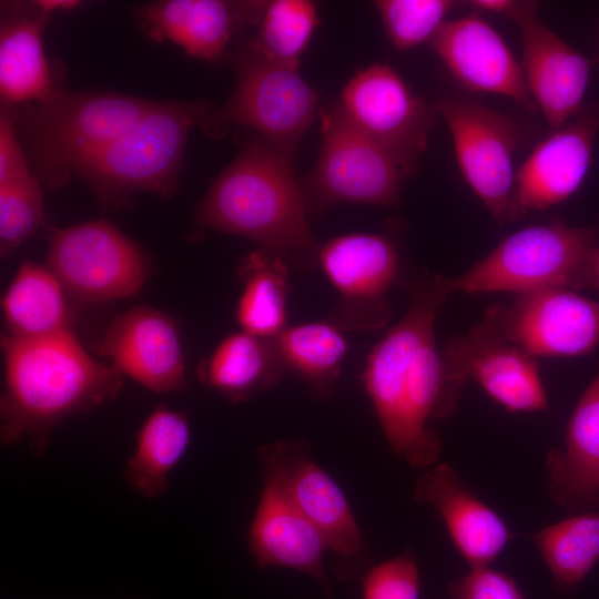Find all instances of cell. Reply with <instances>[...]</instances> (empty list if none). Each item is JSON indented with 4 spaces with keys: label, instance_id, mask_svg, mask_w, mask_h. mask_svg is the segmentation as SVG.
Instances as JSON below:
<instances>
[{
    "label": "cell",
    "instance_id": "6da1fadb",
    "mask_svg": "<svg viewBox=\"0 0 599 599\" xmlns=\"http://www.w3.org/2000/svg\"><path fill=\"white\" fill-rule=\"evenodd\" d=\"M403 287L410 305L373 347L362 377L392 451L410 467L427 469L441 450L428 420L453 415L460 398L447 380L435 339V319L450 292L439 274L403 282Z\"/></svg>",
    "mask_w": 599,
    "mask_h": 599
},
{
    "label": "cell",
    "instance_id": "7a4b0ae2",
    "mask_svg": "<svg viewBox=\"0 0 599 599\" xmlns=\"http://www.w3.org/2000/svg\"><path fill=\"white\" fill-rule=\"evenodd\" d=\"M1 347L0 440L24 439L37 458L59 423L109 403L123 385L121 374L95 361L70 329L37 338L6 334Z\"/></svg>",
    "mask_w": 599,
    "mask_h": 599
},
{
    "label": "cell",
    "instance_id": "3957f363",
    "mask_svg": "<svg viewBox=\"0 0 599 599\" xmlns=\"http://www.w3.org/2000/svg\"><path fill=\"white\" fill-rule=\"evenodd\" d=\"M196 219L204 227L248 238L301 271L318 265L319 245L291 161L261 136L248 139L212 182Z\"/></svg>",
    "mask_w": 599,
    "mask_h": 599
},
{
    "label": "cell",
    "instance_id": "277c9868",
    "mask_svg": "<svg viewBox=\"0 0 599 599\" xmlns=\"http://www.w3.org/2000/svg\"><path fill=\"white\" fill-rule=\"evenodd\" d=\"M206 101H156L128 132L83 158L72 173L81 176L104 206L143 191L170 199L189 134L211 110Z\"/></svg>",
    "mask_w": 599,
    "mask_h": 599
},
{
    "label": "cell",
    "instance_id": "5b68a950",
    "mask_svg": "<svg viewBox=\"0 0 599 599\" xmlns=\"http://www.w3.org/2000/svg\"><path fill=\"white\" fill-rule=\"evenodd\" d=\"M155 103L115 92L57 89L29 105L21 130L38 175L47 186L60 187L80 160L123 135Z\"/></svg>",
    "mask_w": 599,
    "mask_h": 599
},
{
    "label": "cell",
    "instance_id": "8992f818",
    "mask_svg": "<svg viewBox=\"0 0 599 599\" xmlns=\"http://www.w3.org/2000/svg\"><path fill=\"white\" fill-rule=\"evenodd\" d=\"M598 244L595 226L562 221L531 225L504 238L458 277H447L450 293L515 292L549 287L583 288L590 251Z\"/></svg>",
    "mask_w": 599,
    "mask_h": 599
},
{
    "label": "cell",
    "instance_id": "52a82bcc",
    "mask_svg": "<svg viewBox=\"0 0 599 599\" xmlns=\"http://www.w3.org/2000/svg\"><path fill=\"white\" fill-rule=\"evenodd\" d=\"M234 90L217 109H211L200 124L211 138H222L231 125H244L287 160L312 125L317 93L298 69L272 62L250 45L233 58Z\"/></svg>",
    "mask_w": 599,
    "mask_h": 599
},
{
    "label": "cell",
    "instance_id": "ba28073f",
    "mask_svg": "<svg viewBox=\"0 0 599 599\" xmlns=\"http://www.w3.org/2000/svg\"><path fill=\"white\" fill-rule=\"evenodd\" d=\"M319 116L321 151L302 187L308 215L338 203L397 207L406 175L394 158L353 126L337 103Z\"/></svg>",
    "mask_w": 599,
    "mask_h": 599
},
{
    "label": "cell",
    "instance_id": "9c48e42d",
    "mask_svg": "<svg viewBox=\"0 0 599 599\" xmlns=\"http://www.w3.org/2000/svg\"><path fill=\"white\" fill-rule=\"evenodd\" d=\"M261 466L272 469L319 532L333 556L338 580H361L373 566L352 507L336 480L312 455L302 439L277 440L257 450Z\"/></svg>",
    "mask_w": 599,
    "mask_h": 599
},
{
    "label": "cell",
    "instance_id": "30bf717a",
    "mask_svg": "<svg viewBox=\"0 0 599 599\" xmlns=\"http://www.w3.org/2000/svg\"><path fill=\"white\" fill-rule=\"evenodd\" d=\"M47 267L69 295L88 303L134 295L148 276L139 246L106 221L53 230Z\"/></svg>",
    "mask_w": 599,
    "mask_h": 599
},
{
    "label": "cell",
    "instance_id": "8fae6325",
    "mask_svg": "<svg viewBox=\"0 0 599 599\" xmlns=\"http://www.w3.org/2000/svg\"><path fill=\"white\" fill-rule=\"evenodd\" d=\"M337 105L353 126L394 158L406 177L416 171L438 112L394 69L376 63L358 70Z\"/></svg>",
    "mask_w": 599,
    "mask_h": 599
},
{
    "label": "cell",
    "instance_id": "7c38bea8",
    "mask_svg": "<svg viewBox=\"0 0 599 599\" xmlns=\"http://www.w3.org/2000/svg\"><path fill=\"white\" fill-rule=\"evenodd\" d=\"M318 265L338 298L328 321L343 332L384 327L392 315L387 292L399 281L397 244L387 233H352L319 246Z\"/></svg>",
    "mask_w": 599,
    "mask_h": 599
},
{
    "label": "cell",
    "instance_id": "4fadbf2b",
    "mask_svg": "<svg viewBox=\"0 0 599 599\" xmlns=\"http://www.w3.org/2000/svg\"><path fill=\"white\" fill-rule=\"evenodd\" d=\"M436 109L448 125L468 185L497 223L512 222L514 154L518 146L514 121L465 98L444 100Z\"/></svg>",
    "mask_w": 599,
    "mask_h": 599
},
{
    "label": "cell",
    "instance_id": "5bb4252c",
    "mask_svg": "<svg viewBox=\"0 0 599 599\" xmlns=\"http://www.w3.org/2000/svg\"><path fill=\"white\" fill-rule=\"evenodd\" d=\"M485 315L505 338L532 357L582 356L599 344V301L570 288L520 294L509 305L488 307Z\"/></svg>",
    "mask_w": 599,
    "mask_h": 599
},
{
    "label": "cell",
    "instance_id": "9a60e30c",
    "mask_svg": "<svg viewBox=\"0 0 599 599\" xmlns=\"http://www.w3.org/2000/svg\"><path fill=\"white\" fill-rule=\"evenodd\" d=\"M441 357L447 380L459 394L473 377L508 412L548 409L535 357L505 338L486 315L467 334L453 338Z\"/></svg>",
    "mask_w": 599,
    "mask_h": 599
},
{
    "label": "cell",
    "instance_id": "2e32d148",
    "mask_svg": "<svg viewBox=\"0 0 599 599\" xmlns=\"http://www.w3.org/2000/svg\"><path fill=\"white\" fill-rule=\"evenodd\" d=\"M599 133V101L585 104L541 140L515 174L512 222L572 195L583 182Z\"/></svg>",
    "mask_w": 599,
    "mask_h": 599
},
{
    "label": "cell",
    "instance_id": "e0dca14e",
    "mask_svg": "<svg viewBox=\"0 0 599 599\" xmlns=\"http://www.w3.org/2000/svg\"><path fill=\"white\" fill-rule=\"evenodd\" d=\"M537 10V2L519 1L509 19L521 31V67L530 95L547 124L557 130L583 108L591 63L549 30Z\"/></svg>",
    "mask_w": 599,
    "mask_h": 599
},
{
    "label": "cell",
    "instance_id": "ac0fdd59",
    "mask_svg": "<svg viewBox=\"0 0 599 599\" xmlns=\"http://www.w3.org/2000/svg\"><path fill=\"white\" fill-rule=\"evenodd\" d=\"M429 44L468 91L508 97L536 111L522 67L498 31L477 13L445 21Z\"/></svg>",
    "mask_w": 599,
    "mask_h": 599
},
{
    "label": "cell",
    "instance_id": "d6986e66",
    "mask_svg": "<svg viewBox=\"0 0 599 599\" xmlns=\"http://www.w3.org/2000/svg\"><path fill=\"white\" fill-rule=\"evenodd\" d=\"M101 353L121 374L155 393L187 387L182 342L175 322L139 306L116 316L105 331Z\"/></svg>",
    "mask_w": 599,
    "mask_h": 599
},
{
    "label": "cell",
    "instance_id": "ffe728a7",
    "mask_svg": "<svg viewBox=\"0 0 599 599\" xmlns=\"http://www.w3.org/2000/svg\"><path fill=\"white\" fill-rule=\"evenodd\" d=\"M260 500L248 530V551L260 568L293 569L317 581L333 599L325 571L327 547L278 476L261 466Z\"/></svg>",
    "mask_w": 599,
    "mask_h": 599
},
{
    "label": "cell",
    "instance_id": "44dd1931",
    "mask_svg": "<svg viewBox=\"0 0 599 599\" xmlns=\"http://www.w3.org/2000/svg\"><path fill=\"white\" fill-rule=\"evenodd\" d=\"M414 500L435 508L470 568L488 566L511 538L499 515L473 494L446 463L433 465L418 477Z\"/></svg>",
    "mask_w": 599,
    "mask_h": 599
},
{
    "label": "cell",
    "instance_id": "7402d4cb",
    "mask_svg": "<svg viewBox=\"0 0 599 599\" xmlns=\"http://www.w3.org/2000/svg\"><path fill=\"white\" fill-rule=\"evenodd\" d=\"M267 1L165 0L138 9L154 41L170 40L190 55L217 61L240 28L258 23Z\"/></svg>",
    "mask_w": 599,
    "mask_h": 599
},
{
    "label": "cell",
    "instance_id": "603a6c76",
    "mask_svg": "<svg viewBox=\"0 0 599 599\" xmlns=\"http://www.w3.org/2000/svg\"><path fill=\"white\" fill-rule=\"evenodd\" d=\"M550 498L569 514L599 509V374L579 398L562 448L546 459Z\"/></svg>",
    "mask_w": 599,
    "mask_h": 599
},
{
    "label": "cell",
    "instance_id": "cb8c5ba5",
    "mask_svg": "<svg viewBox=\"0 0 599 599\" xmlns=\"http://www.w3.org/2000/svg\"><path fill=\"white\" fill-rule=\"evenodd\" d=\"M285 373L271 341L243 331L222 339L196 367L203 386L235 404L273 389Z\"/></svg>",
    "mask_w": 599,
    "mask_h": 599
},
{
    "label": "cell",
    "instance_id": "d4e9b609",
    "mask_svg": "<svg viewBox=\"0 0 599 599\" xmlns=\"http://www.w3.org/2000/svg\"><path fill=\"white\" fill-rule=\"evenodd\" d=\"M190 444L187 414L165 405L156 406L136 432L133 453L123 466L126 486L149 500L164 496L170 486V474Z\"/></svg>",
    "mask_w": 599,
    "mask_h": 599
},
{
    "label": "cell",
    "instance_id": "484cf974",
    "mask_svg": "<svg viewBox=\"0 0 599 599\" xmlns=\"http://www.w3.org/2000/svg\"><path fill=\"white\" fill-rule=\"evenodd\" d=\"M344 332L332 322L287 326L270 339L285 372L297 377L317 400L338 388L348 345Z\"/></svg>",
    "mask_w": 599,
    "mask_h": 599
},
{
    "label": "cell",
    "instance_id": "4316f807",
    "mask_svg": "<svg viewBox=\"0 0 599 599\" xmlns=\"http://www.w3.org/2000/svg\"><path fill=\"white\" fill-rule=\"evenodd\" d=\"M38 9V8H37ZM49 16L6 19L0 30V94L8 103H39L58 89L52 80L42 29Z\"/></svg>",
    "mask_w": 599,
    "mask_h": 599
},
{
    "label": "cell",
    "instance_id": "83f0119b",
    "mask_svg": "<svg viewBox=\"0 0 599 599\" xmlns=\"http://www.w3.org/2000/svg\"><path fill=\"white\" fill-rule=\"evenodd\" d=\"M65 294L48 267L23 261L1 300L8 334L37 338L69 329Z\"/></svg>",
    "mask_w": 599,
    "mask_h": 599
},
{
    "label": "cell",
    "instance_id": "f1b7e54d",
    "mask_svg": "<svg viewBox=\"0 0 599 599\" xmlns=\"http://www.w3.org/2000/svg\"><path fill=\"white\" fill-rule=\"evenodd\" d=\"M237 272L243 283L235 308L237 324L251 335L274 338L287 327L290 265L258 248L244 257Z\"/></svg>",
    "mask_w": 599,
    "mask_h": 599
},
{
    "label": "cell",
    "instance_id": "f546056e",
    "mask_svg": "<svg viewBox=\"0 0 599 599\" xmlns=\"http://www.w3.org/2000/svg\"><path fill=\"white\" fill-rule=\"evenodd\" d=\"M531 538L556 585L576 587L599 560V512L572 515Z\"/></svg>",
    "mask_w": 599,
    "mask_h": 599
},
{
    "label": "cell",
    "instance_id": "4dcf8cb0",
    "mask_svg": "<svg viewBox=\"0 0 599 599\" xmlns=\"http://www.w3.org/2000/svg\"><path fill=\"white\" fill-rule=\"evenodd\" d=\"M316 4L307 0L267 1L248 45L265 59L298 69L318 24Z\"/></svg>",
    "mask_w": 599,
    "mask_h": 599
},
{
    "label": "cell",
    "instance_id": "1f68e13d",
    "mask_svg": "<svg viewBox=\"0 0 599 599\" xmlns=\"http://www.w3.org/2000/svg\"><path fill=\"white\" fill-rule=\"evenodd\" d=\"M375 6L390 43L407 51L430 41L456 4L449 0H380Z\"/></svg>",
    "mask_w": 599,
    "mask_h": 599
},
{
    "label": "cell",
    "instance_id": "d6a6232c",
    "mask_svg": "<svg viewBox=\"0 0 599 599\" xmlns=\"http://www.w3.org/2000/svg\"><path fill=\"white\" fill-rule=\"evenodd\" d=\"M43 197L33 174L17 183L0 186V246L7 257L43 222Z\"/></svg>",
    "mask_w": 599,
    "mask_h": 599
},
{
    "label": "cell",
    "instance_id": "836d02e7",
    "mask_svg": "<svg viewBox=\"0 0 599 599\" xmlns=\"http://www.w3.org/2000/svg\"><path fill=\"white\" fill-rule=\"evenodd\" d=\"M363 599H419L420 579L409 550L373 565L361 579Z\"/></svg>",
    "mask_w": 599,
    "mask_h": 599
},
{
    "label": "cell",
    "instance_id": "e575fe53",
    "mask_svg": "<svg viewBox=\"0 0 599 599\" xmlns=\"http://www.w3.org/2000/svg\"><path fill=\"white\" fill-rule=\"evenodd\" d=\"M450 599H525L515 579L488 566L470 568L448 585Z\"/></svg>",
    "mask_w": 599,
    "mask_h": 599
},
{
    "label": "cell",
    "instance_id": "d590c367",
    "mask_svg": "<svg viewBox=\"0 0 599 599\" xmlns=\"http://www.w3.org/2000/svg\"><path fill=\"white\" fill-rule=\"evenodd\" d=\"M32 173L18 140L13 118L7 112L0 119V186L22 181Z\"/></svg>",
    "mask_w": 599,
    "mask_h": 599
},
{
    "label": "cell",
    "instance_id": "8d00e7d4",
    "mask_svg": "<svg viewBox=\"0 0 599 599\" xmlns=\"http://www.w3.org/2000/svg\"><path fill=\"white\" fill-rule=\"evenodd\" d=\"M519 1L511 0H474L468 1V6L477 11L490 12L506 18H510Z\"/></svg>",
    "mask_w": 599,
    "mask_h": 599
},
{
    "label": "cell",
    "instance_id": "74e56055",
    "mask_svg": "<svg viewBox=\"0 0 599 599\" xmlns=\"http://www.w3.org/2000/svg\"><path fill=\"white\" fill-rule=\"evenodd\" d=\"M583 287L595 290L599 293V245L597 244L589 253L585 273Z\"/></svg>",
    "mask_w": 599,
    "mask_h": 599
},
{
    "label": "cell",
    "instance_id": "f35d334b",
    "mask_svg": "<svg viewBox=\"0 0 599 599\" xmlns=\"http://www.w3.org/2000/svg\"><path fill=\"white\" fill-rule=\"evenodd\" d=\"M34 6L43 13L49 16L57 10H70L79 6V1L74 0H40L33 2Z\"/></svg>",
    "mask_w": 599,
    "mask_h": 599
}]
</instances>
